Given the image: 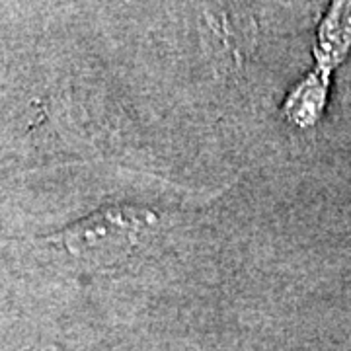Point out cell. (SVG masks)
<instances>
[{"mask_svg": "<svg viewBox=\"0 0 351 351\" xmlns=\"http://www.w3.org/2000/svg\"><path fill=\"white\" fill-rule=\"evenodd\" d=\"M160 226V215L141 205H108L59 232L69 254L96 265H113L137 252Z\"/></svg>", "mask_w": 351, "mask_h": 351, "instance_id": "obj_1", "label": "cell"}]
</instances>
